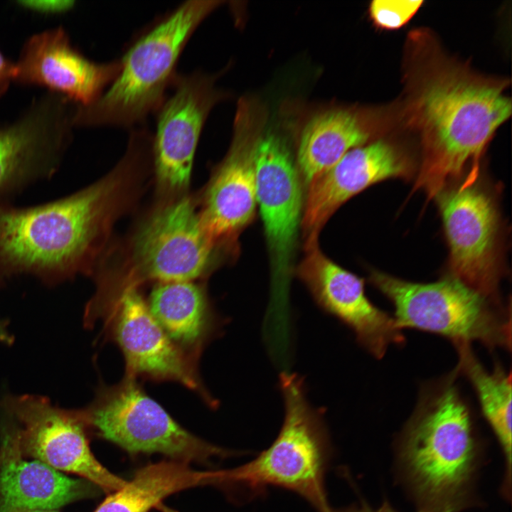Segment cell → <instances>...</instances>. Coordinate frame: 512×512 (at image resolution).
Segmentation results:
<instances>
[{
    "mask_svg": "<svg viewBox=\"0 0 512 512\" xmlns=\"http://www.w3.org/2000/svg\"><path fill=\"white\" fill-rule=\"evenodd\" d=\"M279 387L284 415L277 438L250 462L219 470L218 485L255 491L279 486L300 495L318 512H334L324 486L329 440L323 414L307 398L301 376L283 371Z\"/></svg>",
    "mask_w": 512,
    "mask_h": 512,
    "instance_id": "cell-4",
    "label": "cell"
},
{
    "mask_svg": "<svg viewBox=\"0 0 512 512\" xmlns=\"http://www.w3.org/2000/svg\"><path fill=\"white\" fill-rule=\"evenodd\" d=\"M459 356V370L465 373L477 393L484 416L503 448L508 479L511 469V374L499 366L489 373L473 353L470 343L454 342Z\"/></svg>",
    "mask_w": 512,
    "mask_h": 512,
    "instance_id": "cell-23",
    "label": "cell"
},
{
    "mask_svg": "<svg viewBox=\"0 0 512 512\" xmlns=\"http://www.w3.org/2000/svg\"><path fill=\"white\" fill-rule=\"evenodd\" d=\"M121 60H90L71 44L63 26L31 36L15 62L14 81L46 87L79 105L97 100L120 72Z\"/></svg>",
    "mask_w": 512,
    "mask_h": 512,
    "instance_id": "cell-16",
    "label": "cell"
},
{
    "mask_svg": "<svg viewBox=\"0 0 512 512\" xmlns=\"http://www.w3.org/2000/svg\"><path fill=\"white\" fill-rule=\"evenodd\" d=\"M402 456L420 496L432 506L456 504L472 474L476 444L469 408L449 378L422 393Z\"/></svg>",
    "mask_w": 512,
    "mask_h": 512,
    "instance_id": "cell-5",
    "label": "cell"
},
{
    "mask_svg": "<svg viewBox=\"0 0 512 512\" xmlns=\"http://www.w3.org/2000/svg\"><path fill=\"white\" fill-rule=\"evenodd\" d=\"M254 161L257 206L264 224L274 286L283 292L302 218L299 176L288 148L274 133L257 138Z\"/></svg>",
    "mask_w": 512,
    "mask_h": 512,
    "instance_id": "cell-14",
    "label": "cell"
},
{
    "mask_svg": "<svg viewBox=\"0 0 512 512\" xmlns=\"http://www.w3.org/2000/svg\"><path fill=\"white\" fill-rule=\"evenodd\" d=\"M402 117L420 138L422 161L415 190L436 197L478 161L496 129L511 116L507 80L478 75L432 46L427 33L410 38Z\"/></svg>",
    "mask_w": 512,
    "mask_h": 512,
    "instance_id": "cell-1",
    "label": "cell"
},
{
    "mask_svg": "<svg viewBox=\"0 0 512 512\" xmlns=\"http://www.w3.org/2000/svg\"><path fill=\"white\" fill-rule=\"evenodd\" d=\"M97 284L85 307L84 324L91 326L103 320L124 355L126 375L179 383L215 407L218 403L203 385L195 359L169 338L150 312L139 286L121 279L109 287Z\"/></svg>",
    "mask_w": 512,
    "mask_h": 512,
    "instance_id": "cell-7",
    "label": "cell"
},
{
    "mask_svg": "<svg viewBox=\"0 0 512 512\" xmlns=\"http://www.w3.org/2000/svg\"><path fill=\"white\" fill-rule=\"evenodd\" d=\"M73 114L67 98L47 92L0 124V200L56 174L73 141Z\"/></svg>",
    "mask_w": 512,
    "mask_h": 512,
    "instance_id": "cell-11",
    "label": "cell"
},
{
    "mask_svg": "<svg viewBox=\"0 0 512 512\" xmlns=\"http://www.w3.org/2000/svg\"><path fill=\"white\" fill-rule=\"evenodd\" d=\"M221 1H186L143 33L120 59L115 80L87 105H75L74 127H131L156 112L193 32Z\"/></svg>",
    "mask_w": 512,
    "mask_h": 512,
    "instance_id": "cell-3",
    "label": "cell"
},
{
    "mask_svg": "<svg viewBox=\"0 0 512 512\" xmlns=\"http://www.w3.org/2000/svg\"><path fill=\"white\" fill-rule=\"evenodd\" d=\"M80 411L88 428L132 454L158 452L188 463L228 456L182 427L132 376L100 387Z\"/></svg>",
    "mask_w": 512,
    "mask_h": 512,
    "instance_id": "cell-9",
    "label": "cell"
},
{
    "mask_svg": "<svg viewBox=\"0 0 512 512\" xmlns=\"http://www.w3.org/2000/svg\"><path fill=\"white\" fill-rule=\"evenodd\" d=\"M15 63L11 61L0 50V100L14 80Z\"/></svg>",
    "mask_w": 512,
    "mask_h": 512,
    "instance_id": "cell-26",
    "label": "cell"
},
{
    "mask_svg": "<svg viewBox=\"0 0 512 512\" xmlns=\"http://www.w3.org/2000/svg\"><path fill=\"white\" fill-rule=\"evenodd\" d=\"M474 181L468 177L435 197L449 247L452 276L500 304L498 215L491 197Z\"/></svg>",
    "mask_w": 512,
    "mask_h": 512,
    "instance_id": "cell-13",
    "label": "cell"
},
{
    "mask_svg": "<svg viewBox=\"0 0 512 512\" xmlns=\"http://www.w3.org/2000/svg\"><path fill=\"white\" fill-rule=\"evenodd\" d=\"M247 119L240 107L231 146L213 171L198 208L206 229L223 247L234 245L257 207L254 157L258 137Z\"/></svg>",
    "mask_w": 512,
    "mask_h": 512,
    "instance_id": "cell-18",
    "label": "cell"
},
{
    "mask_svg": "<svg viewBox=\"0 0 512 512\" xmlns=\"http://www.w3.org/2000/svg\"><path fill=\"white\" fill-rule=\"evenodd\" d=\"M215 471H197L180 460L146 465L108 496L94 512H148L166 496L202 485H214Z\"/></svg>",
    "mask_w": 512,
    "mask_h": 512,
    "instance_id": "cell-22",
    "label": "cell"
},
{
    "mask_svg": "<svg viewBox=\"0 0 512 512\" xmlns=\"http://www.w3.org/2000/svg\"><path fill=\"white\" fill-rule=\"evenodd\" d=\"M222 247L206 229L186 193L166 198L144 218L129 242L123 280L195 281L210 273Z\"/></svg>",
    "mask_w": 512,
    "mask_h": 512,
    "instance_id": "cell-8",
    "label": "cell"
},
{
    "mask_svg": "<svg viewBox=\"0 0 512 512\" xmlns=\"http://www.w3.org/2000/svg\"><path fill=\"white\" fill-rule=\"evenodd\" d=\"M146 302L169 338L193 359L220 327L206 291L195 281L156 283Z\"/></svg>",
    "mask_w": 512,
    "mask_h": 512,
    "instance_id": "cell-21",
    "label": "cell"
},
{
    "mask_svg": "<svg viewBox=\"0 0 512 512\" xmlns=\"http://www.w3.org/2000/svg\"><path fill=\"white\" fill-rule=\"evenodd\" d=\"M456 508L455 504H449V505H444V506H426L425 508L422 509L419 512H454ZM343 512H395L388 504V503L385 502L378 509L373 511L370 508H369L368 506H362L359 508H350L348 509H346Z\"/></svg>",
    "mask_w": 512,
    "mask_h": 512,
    "instance_id": "cell-27",
    "label": "cell"
},
{
    "mask_svg": "<svg viewBox=\"0 0 512 512\" xmlns=\"http://www.w3.org/2000/svg\"><path fill=\"white\" fill-rule=\"evenodd\" d=\"M15 512H59L57 510H21Z\"/></svg>",
    "mask_w": 512,
    "mask_h": 512,
    "instance_id": "cell-29",
    "label": "cell"
},
{
    "mask_svg": "<svg viewBox=\"0 0 512 512\" xmlns=\"http://www.w3.org/2000/svg\"><path fill=\"white\" fill-rule=\"evenodd\" d=\"M304 247L297 276L324 311L348 326L358 342L378 358L390 345L404 343L395 319L367 298L362 279L327 257L318 242Z\"/></svg>",
    "mask_w": 512,
    "mask_h": 512,
    "instance_id": "cell-15",
    "label": "cell"
},
{
    "mask_svg": "<svg viewBox=\"0 0 512 512\" xmlns=\"http://www.w3.org/2000/svg\"><path fill=\"white\" fill-rule=\"evenodd\" d=\"M16 4L30 11L46 15H61L72 10L75 1L71 0H21Z\"/></svg>",
    "mask_w": 512,
    "mask_h": 512,
    "instance_id": "cell-25",
    "label": "cell"
},
{
    "mask_svg": "<svg viewBox=\"0 0 512 512\" xmlns=\"http://www.w3.org/2000/svg\"><path fill=\"white\" fill-rule=\"evenodd\" d=\"M370 281L394 304V319L400 329L413 328L453 342L478 341L489 348H511V311L453 276L420 284L373 271Z\"/></svg>",
    "mask_w": 512,
    "mask_h": 512,
    "instance_id": "cell-6",
    "label": "cell"
},
{
    "mask_svg": "<svg viewBox=\"0 0 512 512\" xmlns=\"http://www.w3.org/2000/svg\"><path fill=\"white\" fill-rule=\"evenodd\" d=\"M412 170L406 154L387 139H376L347 152L308 184L301 223L304 245L318 242L325 223L351 197L385 179L409 176Z\"/></svg>",
    "mask_w": 512,
    "mask_h": 512,
    "instance_id": "cell-17",
    "label": "cell"
},
{
    "mask_svg": "<svg viewBox=\"0 0 512 512\" xmlns=\"http://www.w3.org/2000/svg\"><path fill=\"white\" fill-rule=\"evenodd\" d=\"M422 3L423 1L374 0L369 5L368 11L377 27L395 30L405 25Z\"/></svg>",
    "mask_w": 512,
    "mask_h": 512,
    "instance_id": "cell-24",
    "label": "cell"
},
{
    "mask_svg": "<svg viewBox=\"0 0 512 512\" xmlns=\"http://www.w3.org/2000/svg\"><path fill=\"white\" fill-rule=\"evenodd\" d=\"M378 114L370 110L335 108L311 117L301 132L297 164L308 185L347 152L375 140Z\"/></svg>",
    "mask_w": 512,
    "mask_h": 512,
    "instance_id": "cell-20",
    "label": "cell"
},
{
    "mask_svg": "<svg viewBox=\"0 0 512 512\" xmlns=\"http://www.w3.org/2000/svg\"><path fill=\"white\" fill-rule=\"evenodd\" d=\"M13 341V336L9 332L5 322L0 321V343L10 345Z\"/></svg>",
    "mask_w": 512,
    "mask_h": 512,
    "instance_id": "cell-28",
    "label": "cell"
},
{
    "mask_svg": "<svg viewBox=\"0 0 512 512\" xmlns=\"http://www.w3.org/2000/svg\"><path fill=\"white\" fill-rule=\"evenodd\" d=\"M215 78L200 71L175 76L173 91L157 110L151 161L156 188L166 198L186 193L196 149L212 107L223 98Z\"/></svg>",
    "mask_w": 512,
    "mask_h": 512,
    "instance_id": "cell-12",
    "label": "cell"
},
{
    "mask_svg": "<svg viewBox=\"0 0 512 512\" xmlns=\"http://www.w3.org/2000/svg\"><path fill=\"white\" fill-rule=\"evenodd\" d=\"M90 484L26 459L12 425L0 416V512L57 510L92 496Z\"/></svg>",
    "mask_w": 512,
    "mask_h": 512,
    "instance_id": "cell-19",
    "label": "cell"
},
{
    "mask_svg": "<svg viewBox=\"0 0 512 512\" xmlns=\"http://www.w3.org/2000/svg\"><path fill=\"white\" fill-rule=\"evenodd\" d=\"M142 174L125 154L106 176L61 198L28 207L0 200V285L25 275L53 287L93 274Z\"/></svg>",
    "mask_w": 512,
    "mask_h": 512,
    "instance_id": "cell-2",
    "label": "cell"
},
{
    "mask_svg": "<svg viewBox=\"0 0 512 512\" xmlns=\"http://www.w3.org/2000/svg\"><path fill=\"white\" fill-rule=\"evenodd\" d=\"M0 416L12 425L26 457L77 474L107 492L126 484L92 453L80 410L60 408L41 395H6L0 402Z\"/></svg>",
    "mask_w": 512,
    "mask_h": 512,
    "instance_id": "cell-10",
    "label": "cell"
}]
</instances>
